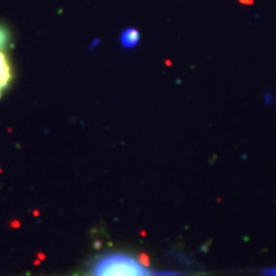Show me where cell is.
I'll list each match as a JSON object with an SVG mask.
<instances>
[{
    "label": "cell",
    "instance_id": "obj_1",
    "mask_svg": "<svg viewBox=\"0 0 276 276\" xmlns=\"http://www.w3.org/2000/svg\"><path fill=\"white\" fill-rule=\"evenodd\" d=\"M86 276H152V272L131 253L108 252L91 262Z\"/></svg>",
    "mask_w": 276,
    "mask_h": 276
},
{
    "label": "cell",
    "instance_id": "obj_2",
    "mask_svg": "<svg viewBox=\"0 0 276 276\" xmlns=\"http://www.w3.org/2000/svg\"><path fill=\"white\" fill-rule=\"evenodd\" d=\"M13 81V69L4 50H0V88L5 91Z\"/></svg>",
    "mask_w": 276,
    "mask_h": 276
},
{
    "label": "cell",
    "instance_id": "obj_3",
    "mask_svg": "<svg viewBox=\"0 0 276 276\" xmlns=\"http://www.w3.org/2000/svg\"><path fill=\"white\" fill-rule=\"evenodd\" d=\"M140 32H138V30L136 28H127L122 32V34H120V44H122V46L124 49H133L138 45V42H140Z\"/></svg>",
    "mask_w": 276,
    "mask_h": 276
},
{
    "label": "cell",
    "instance_id": "obj_4",
    "mask_svg": "<svg viewBox=\"0 0 276 276\" xmlns=\"http://www.w3.org/2000/svg\"><path fill=\"white\" fill-rule=\"evenodd\" d=\"M9 39H10V34L8 28L5 26L0 24V50H4L6 47V45L9 44Z\"/></svg>",
    "mask_w": 276,
    "mask_h": 276
},
{
    "label": "cell",
    "instance_id": "obj_5",
    "mask_svg": "<svg viewBox=\"0 0 276 276\" xmlns=\"http://www.w3.org/2000/svg\"><path fill=\"white\" fill-rule=\"evenodd\" d=\"M261 276H276V269L265 270V271H262V275Z\"/></svg>",
    "mask_w": 276,
    "mask_h": 276
},
{
    "label": "cell",
    "instance_id": "obj_6",
    "mask_svg": "<svg viewBox=\"0 0 276 276\" xmlns=\"http://www.w3.org/2000/svg\"><path fill=\"white\" fill-rule=\"evenodd\" d=\"M242 4H253V0H239Z\"/></svg>",
    "mask_w": 276,
    "mask_h": 276
}]
</instances>
